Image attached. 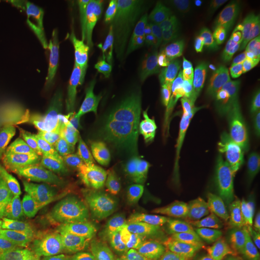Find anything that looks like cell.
<instances>
[{
	"instance_id": "obj_1",
	"label": "cell",
	"mask_w": 260,
	"mask_h": 260,
	"mask_svg": "<svg viewBox=\"0 0 260 260\" xmlns=\"http://www.w3.org/2000/svg\"><path fill=\"white\" fill-rule=\"evenodd\" d=\"M233 27L222 45L228 71V94L234 117L243 121L260 72V0H234Z\"/></svg>"
},
{
	"instance_id": "obj_2",
	"label": "cell",
	"mask_w": 260,
	"mask_h": 260,
	"mask_svg": "<svg viewBox=\"0 0 260 260\" xmlns=\"http://www.w3.org/2000/svg\"><path fill=\"white\" fill-rule=\"evenodd\" d=\"M53 28V47L71 69L86 94L96 96V87L91 74L87 54L88 21L82 15L60 3H52L41 13Z\"/></svg>"
},
{
	"instance_id": "obj_3",
	"label": "cell",
	"mask_w": 260,
	"mask_h": 260,
	"mask_svg": "<svg viewBox=\"0 0 260 260\" xmlns=\"http://www.w3.org/2000/svg\"><path fill=\"white\" fill-rule=\"evenodd\" d=\"M60 232L58 221L39 208L11 211L0 217V255L57 245Z\"/></svg>"
},
{
	"instance_id": "obj_4",
	"label": "cell",
	"mask_w": 260,
	"mask_h": 260,
	"mask_svg": "<svg viewBox=\"0 0 260 260\" xmlns=\"http://www.w3.org/2000/svg\"><path fill=\"white\" fill-rule=\"evenodd\" d=\"M100 101L99 128L95 148L92 155L90 173L98 177L107 166L113 144L117 133L119 116V86L116 75L114 58L105 62L103 78L96 87V96Z\"/></svg>"
},
{
	"instance_id": "obj_5",
	"label": "cell",
	"mask_w": 260,
	"mask_h": 260,
	"mask_svg": "<svg viewBox=\"0 0 260 260\" xmlns=\"http://www.w3.org/2000/svg\"><path fill=\"white\" fill-rule=\"evenodd\" d=\"M206 3L201 0H179L174 15L172 48V78L174 90L179 96L187 91L184 71L186 60L205 23Z\"/></svg>"
},
{
	"instance_id": "obj_6",
	"label": "cell",
	"mask_w": 260,
	"mask_h": 260,
	"mask_svg": "<svg viewBox=\"0 0 260 260\" xmlns=\"http://www.w3.org/2000/svg\"><path fill=\"white\" fill-rule=\"evenodd\" d=\"M149 96V126L157 132L163 143L161 170L167 166L173 141L176 135L177 103L179 94L169 87L167 82L154 77L147 60L139 72Z\"/></svg>"
},
{
	"instance_id": "obj_7",
	"label": "cell",
	"mask_w": 260,
	"mask_h": 260,
	"mask_svg": "<svg viewBox=\"0 0 260 260\" xmlns=\"http://www.w3.org/2000/svg\"><path fill=\"white\" fill-rule=\"evenodd\" d=\"M124 212V186L118 180L107 190L94 221L86 231L91 260H111L116 248V233L122 228Z\"/></svg>"
},
{
	"instance_id": "obj_8",
	"label": "cell",
	"mask_w": 260,
	"mask_h": 260,
	"mask_svg": "<svg viewBox=\"0 0 260 260\" xmlns=\"http://www.w3.org/2000/svg\"><path fill=\"white\" fill-rule=\"evenodd\" d=\"M192 167L191 157L186 158L177 168L171 180V194L157 223L151 226L152 232L161 235L171 228L185 223L194 229L195 215L203 197L204 190L192 191L187 185V178Z\"/></svg>"
},
{
	"instance_id": "obj_9",
	"label": "cell",
	"mask_w": 260,
	"mask_h": 260,
	"mask_svg": "<svg viewBox=\"0 0 260 260\" xmlns=\"http://www.w3.org/2000/svg\"><path fill=\"white\" fill-rule=\"evenodd\" d=\"M162 153V139L155 130L149 126L147 138L140 154L134 195L131 200L132 221L137 226L148 224L153 191V177L157 170H161Z\"/></svg>"
},
{
	"instance_id": "obj_10",
	"label": "cell",
	"mask_w": 260,
	"mask_h": 260,
	"mask_svg": "<svg viewBox=\"0 0 260 260\" xmlns=\"http://www.w3.org/2000/svg\"><path fill=\"white\" fill-rule=\"evenodd\" d=\"M214 238L260 246V187L230 214Z\"/></svg>"
},
{
	"instance_id": "obj_11",
	"label": "cell",
	"mask_w": 260,
	"mask_h": 260,
	"mask_svg": "<svg viewBox=\"0 0 260 260\" xmlns=\"http://www.w3.org/2000/svg\"><path fill=\"white\" fill-rule=\"evenodd\" d=\"M196 93L204 100L205 118L214 121V124L222 129L225 115V103L228 98V71L223 50L221 49L217 67L214 71L206 90L199 88Z\"/></svg>"
},
{
	"instance_id": "obj_12",
	"label": "cell",
	"mask_w": 260,
	"mask_h": 260,
	"mask_svg": "<svg viewBox=\"0 0 260 260\" xmlns=\"http://www.w3.org/2000/svg\"><path fill=\"white\" fill-rule=\"evenodd\" d=\"M178 2L179 0H159L155 2L163 58V80L167 83L171 81L172 78L174 15Z\"/></svg>"
},
{
	"instance_id": "obj_13",
	"label": "cell",
	"mask_w": 260,
	"mask_h": 260,
	"mask_svg": "<svg viewBox=\"0 0 260 260\" xmlns=\"http://www.w3.org/2000/svg\"><path fill=\"white\" fill-rule=\"evenodd\" d=\"M199 260H260V246L213 238Z\"/></svg>"
},
{
	"instance_id": "obj_14",
	"label": "cell",
	"mask_w": 260,
	"mask_h": 260,
	"mask_svg": "<svg viewBox=\"0 0 260 260\" xmlns=\"http://www.w3.org/2000/svg\"><path fill=\"white\" fill-rule=\"evenodd\" d=\"M189 136L194 139L197 145L202 146L208 152L216 156L223 146V131L219 128L210 119L200 118L189 131Z\"/></svg>"
},
{
	"instance_id": "obj_15",
	"label": "cell",
	"mask_w": 260,
	"mask_h": 260,
	"mask_svg": "<svg viewBox=\"0 0 260 260\" xmlns=\"http://www.w3.org/2000/svg\"><path fill=\"white\" fill-rule=\"evenodd\" d=\"M235 14L234 0H223L217 10L209 31V44L212 47L222 46L229 36Z\"/></svg>"
},
{
	"instance_id": "obj_16",
	"label": "cell",
	"mask_w": 260,
	"mask_h": 260,
	"mask_svg": "<svg viewBox=\"0 0 260 260\" xmlns=\"http://www.w3.org/2000/svg\"><path fill=\"white\" fill-rule=\"evenodd\" d=\"M57 245L63 246L76 260H91L86 231L78 228L61 230Z\"/></svg>"
},
{
	"instance_id": "obj_17",
	"label": "cell",
	"mask_w": 260,
	"mask_h": 260,
	"mask_svg": "<svg viewBox=\"0 0 260 260\" xmlns=\"http://www.w3.org/2000/svg\"><path fill=\"white\" fill-rule=\"evenodd\" d=\"M160 237L161 235L153 233L151 226L149 225L147 230L141 234L139 245L153 259H157L160 255Z\"/></svg>"
},
{
	"instance_id": "obj_18",
	"label": "cell",
	"mask_w": 260,
	"mask_h": 260,
	"mask_svg": "<svg viewBox=\"0 0 260 260\" xmlns=\"http://www.w3.org/2000/svg\"><path fill=\"white\" fill-rule=\"evenodd\" d=\"M0 260H32V257L28 251L15 250L5 253Z\"/></svg>"
},
{
	"instance_id": "obj_19",
	"label": "cell",
	"mask_w": 260,
	"mask_h": 260,
	"mask_svg": "<svg viewBox=\"0 0 260 260\" xmlns=\"http://www.w3.org/2000/svg\"><path fill=\"white\" fill-rule=\"evenodd\" d=\"M123 260H155L151 258L149 254L144 251L139 244L136 249L130 253L129 255Z\"/></svg>"
},
{
	"instance_id": "obj_20",
	"label": "cell",
	"mask_w": 260,
	"mask_h": 260,
	"mask_svg": "<svg viewBox=\"0 0 260 260\" xmlns=\"http://www.w3.org/2000/svg\"><path fill=\"white\" fill-rule=\"evenodd\" d=\"M251 112L256 111L258 108H260V80L257 90L254 94L253 101L251 103Z\"/></svg>"
},
{
	"instance_id": "obj_21",
	"label": "cell",
	"mask_w": 260,
	"mask_h": 260,
	"mask_svg": "<svg viewBox=\"0 0 260 260\" xmlns=\"http://www.w3.org/2000/svg\"><path fill=\"white\" fill-rule=\"evenodd\" d=\"M38 258H39V260H47V258H45L43 256H38Z\"/></svg>"
},
{
	"instance_id": "obj_22",
	"label": "cell",
	"mask_w": 260,
	"mask_h": 260,
	"mask_svg": "<svg viewBox=\"0 0 260 260\" xmlns=\"http://www.w3.org/2000/svg\"><path fill=\"white\" fill-rule=\"evenodd\" d=\"M111 260H117V259H115V258H112Z\"/></svg>"
}]
</instances>
